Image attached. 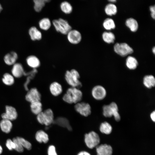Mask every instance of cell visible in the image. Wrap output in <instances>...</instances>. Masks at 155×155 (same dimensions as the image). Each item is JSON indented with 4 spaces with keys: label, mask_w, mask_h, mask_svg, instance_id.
Listing matches in <instances>:
<instances>
[{
    "label": "cell",
    "mask_w": 155,
    "mask_h": 155,
    "mask_svg": "<svg viewBox=\"0 0 155 155\" xmlns=\"http://www.w3.org/2000/svg\"><path fill=\"white\" fill-rule=\"evenodd\" d=\"M83 98V93L81 90L69 87L66 90L65 93L62 97V99L64 102L70 105L81 101Z\"/></svg>",
    "instance_id": "6da1fadb"
},
{
    "label": "cell",
    "mask_w": 155,
    "mask_h": 155,
    "mask_svg": "<svg viewBox=\"0 0 155 155\" xmlns=\"http://www.w3.org/2000/svg\"><path fill=\"white\" fill-rule=\"evenodd\" d=\"M80 75L76 69H72L66 71L64 78L66 84L70 87L80 89L82 87V84L80 80Z\"/></svg>",
    "instance_id": "7a4b0ae2"
},
{
    "label": "cell",
    "mask_w": 155,
    "mask_h": 155,
    "mask_svg": "<svg viewBox=\"0 0 155 155\" xmlns=\"http://www.w3.org/2000/svg\"><path fill=\"white\" fill-rule=\"evenodd\" d=\"M38 121L42 125L48 126L53 123L54 120V113L53 110L48 108L37 115Z\"/></svg>",
    "instance_id": "3957f363"
},
{
    "label": "cell",
    "mask_w": 155,
    "mask_h": 155,
    "mask_svg": "<svg viewBox=\"0 0 155 155\" xmlns=\"http://www.w3.org/2000/svg\"><path fill=\"white\" fill-rule=\"evenodd\" d=\"M103 114L106 117L113 116L115 120L119 121L121 117L119 113V109L117 104L112 102L108 105H104L102 107Z\"/></svg>",
    "instance_id": "277c9868"
},
{
    "label": "cell",
    "mask_w": 155,
    "mask_h": 155,
    "mask_svg": "<svg viewBox=\"0 0 155 155\" xmlns=\"http://www.w3.org/2000/svg\"><path fill=\"white\" fill-rule=\"evenodd\" d=\"M84 141L86 146L92 149L98 145L100 139L98 135L92 131L85 135Z\"/></svg>",
    "instance_id": "5b68a950"
},
{
    "label": "cell",
    "mask_w": 155,
    "mask_h": 155,
    "mask_svg": "<svg viewBox=\"0 0 155 155\" xmlns=\"http://www.w3.org/2000/svg\"><path fill=\"white\" fill-rule=\"evenodd\" d=\"M52 23L56 30L63 34H67L71 30L72 28L68 22L62 18L53 20Z\"/></svg>",
    "instance_id": "8992f818"
},
{
    "label": "cell",
    "mask_w": 155,
    "mask_h": 155,
    "mask_svg": "<svg viewBox=\"0 0 155 155\" xmlns=\"http://www.w3.org/2000/svg\"><path fill=\"white\" fill-rule=\"evenodd\" d=\"M75 110L81 115L87 117L91 113V107L88 103L81 101L75 104L74 106Z\"/></svg>",
    "instance_id": "52a82bcc"
},
{
    "label": "cell",
    "mask_w": 155,
    "mask_h": 155,
    "mask_svg": "<svg viewBox=\"0 0 155 155\" xmlns=\"http://www.w3.org/2000/svg\"><path fill=\"white\" fill-rule=\"evenodd\" d=\"M115 53L122 57H125L132 53L133 50L127 43H116L114 46Z\"/></svg>",
    "instance_id": "ba28073f"
},
{
    "label": "cell",
    "mask_w": 155,
    "mask_h": 155,
    "mask_svg": "<svg viewBox=\"0 0 155 155\" xmlns=\"http://www.w3.org/2000/svg\"><path fill=\"white\" fill-rule=\"evenodd\" d=\"M91 94L94 99L97 100H100L106 97V91L105 88L102 86L97 85L92 88Z\"/></svg>",
    "instance_id": "9c48e42d"
},
{
    "label": "cell",
    "mask_w": 155,
    "mask_h": 155,
    "mask_svg": "<svg viewBox=\"0 0 155 155\" xmlns=\"http://www.w3.org/2000/svg\"><path fill=\"white\" fill-rule=\"evenodd\" d=\"M25 99L27 101L30 103L41 101V95L36 88H33L28 91L25 96Z\"/></svg>",
    "instance_id": "30bf717a"
},
{
    "label": "cell",
    "mask_w": 155,
    "mask_h": 155,
    "mask_svg": "<svg viewBox=\"0 0 155 155\" xmlns=\"http://www.w3.org/2000/svg\"><path fill=\"white\" fill-rule=\"evenodd\" d=\"M49 89L50 94L55 97L59 96L62 94L63 91L62 85L56 81L53 82L50 84Z\"/></svg>",
    "instance_id": "8fae6325"
},
{
    "label": "cell",
    "mask_w": 155,
    "mask_h": 155,
    "mask_svg": "<svg viewBox=\"0 0 155 155\" xmlns=\"http://www.w3.org/2000/svg\"><path fill=\"white\" fill-rule=\"evenodd\" d=\"M2 119H7L11 121L15 120L18 117V113L15 108L10 106H5V112L1 115Z\"/></svg>",
    "instance_id": "7c38bea8"
},
{
    "label": "cell",
    "mask_w": 155,
    "mask_h": 155,
    "mask_svg": "<svg viewBox=\"0 0 155 155\" xmlns=\"http://www.w3.org/2000/svg\"><path fill=\"white\" fill-rule=\"evenodd\" d=\"M67 38L71 43L77 44L79 43L82 39V35L80 32L75 30H71L67 34Z\"/></svg>",
    "instance_id": "4fadbf2b"
},
{
    "label": "cell",
    "mask_w": 155,
    "mask_h": 155,
    "mask_svg": "<svg viewBox=\"0 0 155 155\" xmlns=\"http://www.w3.org/2000/svg\"><path fill=\"white\" fill-rule=\"evenodd\" d=\"M96 151L97 155H112L113 148L109 145L102 144L96 147Z\"/></svg>",
    "instance_id": "5bb4252c"
},
{
    "label": "cell",
    "mask_w": 155,
    "mask_h": 155,
    "mask_svg": "<svg viewBox=\"0 0 155 155\" xmlns=\"http://www.w3.org/2000/svg\"><path fill=\"white\" fill-rule=\"evenodd\" d=\"M53 123L66 128L69 131L72 130V128L69 120L65 117H57L54 119Z\"/></svg>",
    "instance_id": "9a60e30c"
},
{
    "label": "cell",
    "mask_w": 155,
    "mask_h": 155,
    "mask_svg": "<svg viewBox=\"0 0 155 155\" xmlns=\"http://www.w3.org/2000/svg\"><path fill=\"white\" fill-rule=\"evenodd\" d=\"M13 65L11 72L13 77L20 78L24 75L25 71L21 64L16 63Z\"/></svg>",
    "instance_id": "2e32d148"
},
{
    "label": "cell",
    "mask_w": 155,
    "mask_h": 155,
    "mask_svg": "<svg viewBox=\"0 0 155 155\" xmlns=\"http://www.w3.org/2000/svg\"><path fill=\"white\" fill-rule=\"evenodd\" d=\"M18 58L17 54L15 52L12 51L6 54L4 57V60L7 65H13L16 63Z\"/></svg>",
    "instance_id": "e0dca14e"
},
{
    "label": "cell",
    "mask_w": 155,
    "mask_h": 155,
    "mask_svg": "<svg viewBox=\"0 0 155 155\" xmlns=\"http://www.w3.org/2000/svg\"><path fill=\"white\" fill-rule=\"evenodd\" d=\"M13 125L11 121L7 119H2L0 122V127L3 132L9 133L12 128Z\"/></svg>",
    "instance_id": "ac0fdd59"
},
{
    "label": "cell",
    "mask_w": 155,
    "mask_h": 155,
    "mask_svg": "<svg viewBox=\"0 0 155 155\" xmlns=\"http://www.w3.org/2000/svg\"><path fill=\"white\" fill-rule=\"evenodd\" d=\"M35 137L36 140L40 143L42 142L46 143L48 142L49 139L48 135L44 131L39 130L36 133Z\"/></svg>",
    "instance_id": "d6986e66"
},
{
    "label": "cell",
    "mask_w": 155,
    "mask_h": 155,
    "mask_svg": "<svg viewBox=\"0 0 155 155\" xmlns=\"http://www.w3.org/2000/svg\"><path fill=\"white\" fill-rule=\"evenodd\" d=\"M26 61L28 65L33 69H36L39 67L40 65L39 59L34 55L28 56L27 58Z\"/></svg>",
    "instance_id": "ffe728a7"
},
{
    "label": "cell",
    "mask_w": 155,
    "mask_h": 155,
    "mask_svg": "<svg viewBox=\"0 0 155 155\" xmlns=\"http://www.w3.org/2000/svg\"><path fill=\"white\" fill-rule=\"evenodd\" d=\"M143 84L148 89L154 87L155 85L154 77L151 75H145L143 78Z\"/></svg>",
    "instance_id": "44dd1931"
},
{
    "label": "cell",
    "mask_w": 155,
    "mask_h": 155,
    "mask_svg": "<svg viewBox=\"0 0 155 155\" xmlns=\"http://www.w3.org/2000/svg\"><path fill=\"white\" fill-rule=\"evenodd\" d=\"M29 33L31 39L33 40H39L42 38L41 32L35 27H31L29 30Z\"/></svg>",
    "instance_id": "7402d4cb"
},
{
    "label": "cell",
    "mask_w": 155,
    "mask_h": 155,
    "mask_svg": "<svg viewBox=\"0 0 155 155\" xmlns=\"http://www.w3.org/2000/svg\"><path fill=\"white\" fill-rule=\"evenodd\" d=\"M30 107L32 112L37 115L42 111V104L41 101L34 102L30 103Z\"/></svg>",
    "instance_id": "603a6c76"
},
{
    "label": "cell",
    "mask_w": 155,
    "mask_h": 155,
    "mask_svg": "<svg viewBox=\"0 0 155 155\" xmlns=\"http://www.w3.org/2000/svg\"><path fill=\"white\" fill-rule=\"evenodd\" d=\"M126 65L129 69L134 70L137 68L138 65V62L135 57L129 56L126 59Z\"/></svg>",
    "instance_id": "cb8c5ba5"
},
{
    "label": "cell",
    "mask_w": 155,
    "mask_h": 155,
    "mask_svg": "<svg viewBox=\"0 0 155 155\" xmlns=\"http://www.w3.org/2000/svg\"><path fill=\"white\" fill-rule=\"evenodd\" d=\"M38 71L36 69H33L28 72L24 73V75L27 76V79L26 82L24 84V87L25 90L28 91L29 90L28 87V85L30 83V80L33 79L37 73Z\"/></svg>",
    "instance_id": "d4e9b609"
},
{
    "label": "cell",
    "mask_w": 155,
    "mask_h": 155,
    "mask_svg": "<svg viewBox=\"0 0 155 155\" xmlns=\"http://www.w3.org/2000/svg\"><path fill=\"white\" fill-rule=\"evenodd\" d=\"M125 24L132 32H136L138 29V23L135 19L133 18L127 19L126 20Z\"/></svg>",
    "instance_id": "484cf974"
},
{
    "label": "cell",
    "mask_w": 155,
    "mask_h": 155,
    "mask_svg": "<svg viewBox=\"0 0 155 155\" xmlns=\"http://www.w3.org/2000/svg\"><path fill=\"white\" fill-rule=\"evenodd\" d=\"M100 130L102 133L108 135L110 134L112 130L111 125L106 121L102 123L100 127Z\"/></svg>",
    "instance_id": "4316f807"
},
{
    "label": "cell",
    "mask_w": 155,
    "mask_h": 155,
    "mask_svg": "<svg viewBox=\"0 0 155 155\" xmlns=\"http://www.w3.org/2000/svg\"><path fill=\"white\" fill-rule=\"evenodd\" d=\"M50 1L49 0H34V9L37 12L41 11L45 5V3Z\"/></svg>",
    "instance_id": "83f0119b"
},
{
    "label": "cell",
    "mask_w": 155,
    "mask_h": 155,
    "mask_svg": "<svg viewBox=\"0 0 155 155\" xmlns=\"http://www.w3.org/2000/svg\"><path fill=\"white\" fill-rule=\"evenodd\" d=\"M104 10L106 13L109 16L115 15L117 12L116 6L112 3L107 4L105 6Z\"/></svg>",
    "instance_id": "f1b7e54d"
},
{
    "label": "cell",
    "mask_w": 155,
    "mask_h": 155,
    "mask_svg": "<svg viewBox=\"0 0 155 155\" xmlns=\"http://www.w3.org/2000/svg\"><path fill=\"white\" fill-rule=\"evenodd\" d=\"M103 40L108 43H113L115 39L114 34L111 32H104L102 34Z\"/></svg>",
    "instance_id": "f546056e"
},
{
    "label": "cell",
    "mask_w": 155,
    "mask_h": 155,
    "mask_svg": "<svg viewBox=\"0 0 155 155\" xmlns=\"http://www.w3.org/2000/svg\"><path fill=\"white\" fill-rule=\"evenodd\" d=\"M39 25L40 28L42 30H47L50 28L51 23L48 18H44L39 21Z\"/></svg>",
    "instance_id": "4dcf8cb0"
},
{
    "label": "cell",
    "mask_w": 155,
    "mask_h": 155,
    "mask_svg": "<svg viewBox=\"0 0 155 155\" xmlns=\"http://www.w3.org/2000/svg\"><path fill=\"white\" fill-rule=\"evenodd\" d=\"M3 83L7 86H11L13 85L14 82L13 76L11 74L6 73L4 74L2 78Z\"/></svg>",
    "instance_id": "1f68e13d"
},
{
    "label": "cell",
    "mask_w": 155,
    "mask_h": 155,
    "mask_svg": "<svg viewBox=\"0 0 155 155\" xmlns=\"http://www.w3.org/2000/svg\"><path fill=\"white\" fill-rule=\"evenodd\" d=\"M61 11L65 14L71 13L73 10L71 4L68 2L64 1L61 3L60 6Z\"/></svg>",
    "instance_id": "d6a6232c"
},
{
    "label": "cell",
    "mask_w": 155,
    "mask_h": 155,
    "mask_svg": "<svg viewBox=\"0 0 155 155\" xmlns=\"http://www.w3.org/2000/svg\"><path fill=\"white\" fill-rule=\"evenodd\" d=\"M103 26L106 30H110L114 29L115 27V25L113 20L110 18L106 19L103 22Z\"/></svg>",
    "instance_id": "836d02e7"
},
{
    "label": "cell",
    "mask_w": 155,
    "mask_h": 155,
    "mask_svg": "<svg viewBox=\"0 0 155 155\" xmlns=\"http://www.w3.org/2000/svg\"><path fill=\"white\" fill-rule=\"evenodd\" d=\"M16 138L24 148L28 150L31 149L32 144L30 142L22 137H17Z\"/></svg>",
    "instance_id": "e575fe53"
},
{
    "label": "cell",
    "mask_w": 155,
    "mask_h": 155,
    "mask_svg": "<svg viewBox=\"0 0 155 155\" xmlns=\"http://www.w3.org/2000/svg\"><path fill=\"white\" fill-rule=\"evenodd\" d=\"M15 145V150L17 152L21 153L23 152L24 148L16 137L14 138L12 140Z\"/></svg>",
    "instance_id": "d590c367"
},
{
    "label": "cell",
    "mask_w": 155,
    "mask_h": 155,
    "mask_svg": "<svg viewBox=\"0 0 155 155\" xmlns=\"http://www.w3.org/2000/svg\"><path fill=\"white\" fill-rule=\"evenodd\" d=\"M6 146L10 150H12L15 149V144L13 140L10 139H8L7 140Z\"/></svg>",
    "instance_id": "8d00e7d4"
},
{
    "label": "cell",
    "mask_w": 155,
    "mask_h": 155,
    "mask_svg": "<svg viewBox=\"0 0 155 155\" xmlns=\"http://www.w3.org/2000/svg\"><path fill=\"white\" fill-rule=\"evenodd\" d=\"M48 155H58L55 146L53 145L49 146L47 150Z\"/></svg>",
    "instance_id": "74e56055"
},
{
    "label": "cell",
    "mask_w": 155,
    "mask_h": 155,
    "mask_svg": "<svg viewBox=\"0 0 155 155\" xmlns=\"http://www.w3.org/2000/svg\"><path fill=\"white\" fill-rule=\"evenodd\" d=\"M150 9L151 12V15L152 18L154 19H155V6H151L150 7Z\"/></svg>",
    "instance_id": "f35d334b"
},
{
    "label": "cell",
    "mask_w": 155,
    "mask_h": 155,
    "mask_svg": "<svg viewBox=\"0 0 155 155\" xmlns=\"http://www.w3.org/2000/svg\"><path fill=\"white\" fill-rule=\"evenodd\" d=\"M150 117L152 120L154 122L155 121V112L153 111L150 114Z\"/></svg>",
    "instance_id": "ab89813d"
},
{
    "label": "cell",
    "mask_w": 155,
    "mask_h": 155,
    "mask_svg": "<svg viewBox=\"0 0 155 155\" xmlns=\"http://www.w3.org/2000/svg\"><path fill=\"white\" fill-rule=\"evenodd\" d=\"M77 155H91L90 154L86 151H82L80 152Z\"/></svg>",
    "instance_id": "60d3db41"
},
{
    "label": "cell",
    "mask_w": 155,
    "mask_h": 155,
    "mask_svg": "<svg viewBox=\"0 0 155 155\" xmlns=\"http://www.w3.org/2000/svg\"><path fill=\"white\" fill-rule=\"evenodd\" d=\"M3 148L2 146L0 145V154H1L3 152Z\"/></svg>",
    "instance_id": "b9f144b4"
},
{
    "label": "cell",
    "mask_w": 155,
    "mask_h": 155,
    "mask_svg": "<svg viewBox=\"0 0 155 155\" xmlns=\"http://www.w3.org/2000/svg\"><path fill=\"white\" fill-rule=\"evenodd\" d=\"M152 51L154 54H155V46H154L152 49Z\"/></svg>",
    "instance_id": "7bdbcfd3"
},
{
    "label": "cell",
    "mask_w": 155,
    "mask_h": 155,
    "mask_svg": "<svg viewBox=\"0 0 155 155\" xmlns=\"http://www.w3.org/2000/svg\"><path fill=\"white\" fill-rule=\"evenodd\" d=\"M2 9H3V8H2V7L1 6V4L0 3V13L1 12L2 10Z\"/></svg>",
    "instance_id": "ee69618b"
},
{
    "label": "cell",
    "mask_w": 155,
    "mask_h": 155,
    "mask_svg": "<svg viewBox=\"0 0 155 155\" xmlns=\"http://www.w3.org/2000/svg\"><path fill=\"white\" fill-rule=\"evenodd\" d=\"M108 1L110 2H114L116 1V0H109Z\"/></svg>",
    "instance_id": "f6af8a7d"
}]
</instances>
